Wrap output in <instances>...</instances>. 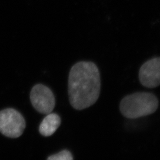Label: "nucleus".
<instances>
[{"instance_id":"20e7f679","label":"nucleus","mask_w":160,"mask_h":160,"mask_svg":"<svg viewBox=\"0 0 160 160\" xmlns=\"http://www.w3.org/2000/svg\"><path fill=\"white\" fill-rule=\"evenodd\" d=\"M30 100L34 109L42 114L51 113L55 106V99L51 90L40 84L32 88Z\"/></svg>"},{"instance_id":"39448f33","label":"nucleus","mask_w":160,"mask_h":160,"mask_svg":"<svg viewBox=\"0 0 160 160\" xmlns=\"http://www.w3.org/2000/svg\"><path fill=\"white\" fill-rule=\"evenodd\" d=\"M139 80L142 86L149 88L160 85V57L147 61L141 67Z\"/></svg>"},{"instance_id":"7ed1b4c3","label":"nucleus","mask_w":160,"mask_h":160,"mask_svg":"<svg viewBox=\"0 0 160 160\" xmlns=\"http://www.w3.org/2000/svg\"><path fill=\"white\" fill-rule=\"evenodd\" d=\"M26 128L23 116L13 109L0 112V132L6 137L16 138L21 136Z\"/></svg>"},{"instance_id":"0eeeda50","label":"nucleus","mask_w":160,"mask_h":160,"mask_svg":"<svg viewBox=\"0 0 160 160\" xmlns=\"http://www.w3.org/2000/svg\"><path fill=\"white\" fill-rule=\"evenodd\" d=\"M47 160H73V157L68 150H63L57 154L52 155Z\"/></svg>"},{"instance_id":"f257e3e1","label":"nucleus","mask_w":160,"mask_h":160,"mask_svg":"<svg viewBox=\"0 0 160 160\" xmlns=\"http://www.w3.org/2000/svg\"><path fill=\"white\" fill-rule=\"evenodd\" d=\"M101 90V78L97 65L92 61H80L69 71L68 94L71 106L83 110L97 102Z\"/></svg>"},{"instance_id":"423d86ee","label":"nucleus","mask_w":160,"mask_h":160,"mask_svg":"<svg viewBox=\"0 0 160 160\" xmlns=\"http://www.w3.org/2000/svg\"><path fill=\"white\" fill-rule=\"evenodd\" d=\"M61 125L60 117L56 113L47 114L39 126V132L44 137L53 135Z\"/></svg>"},{"instance_id":"f03ea898","label":"nucleus","mask_w":160,"mask_h":160,"mask_svg":"<svg viewBox=\"0 0 160 160\" xmlns=\"http://www.w3.org/2000/svg\"><path fill=\"white\" fill-rule=\"evenodd\" d=\"M158 100L151 92H135L124 97L120 104L121 113L126 118L137 119L154 113Z\"/></svg>"}]
</instances>
